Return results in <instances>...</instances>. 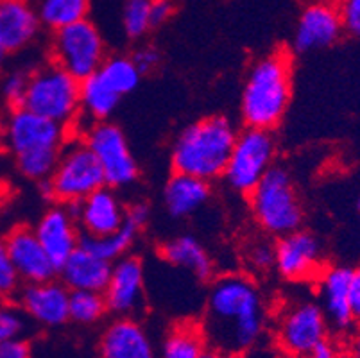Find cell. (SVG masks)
Returning <instances> with one entry per match:
<instances>
[{"mask_svg": "<svg viewBox=\"0 0 360 358\" xmlns=\"http://www.w3.org/2000/svg\"><path fill=\"white\" fill-rule=\"evenodd\" d=\"M70 321L81 326L99 323L110 312L104 292L70 290Z\"/></svg>", "mask_w": 360, "mask_h": 358, "instance_id": "obj_30", "label": "cell"}, {"mask_svg": "<svg viewBox=\"0 0 360 358\" xmlns=\"http://www.w3.org/2000/svg\"><path fill=\"white\" fill-rule=\"evenodd\" d=\"M65 129L24 106L9 108L0 120V146L15 156L16 167L27 179L40 183L51 176L60 160Z\"/></svg>", "mask_w": 360, "mask_h": 358, "instance_id": "obj_2", "label": "cell"}, {"mask_svg": "<svg viewBox=\"0 0 360 358\" xmlns=\"http://www.w3.org/2000/svg\"><path fill=\"white\" fill-rule=\"evenodd\" d=\"M2 300H4V298H2V295H0V301H2Z\"/></svg>", "mask_w": 360, "mask_h": 358, "instance_id": "obj_49", "label": "cell"}, {"mask_svg": "<svg viewBox=\"0 0 360 358\" xmlns=\"http://www.w3.org/2000/svg\"><path fill=\"white\" fill-rule=\"evenodd\" d=\"M199 358H228V357H224V354L219 353V351L212 350V347H206V350L202 351V354Z\"/></svg>", "mask_w": 360, "mask_h": 358, "instance_id": "obj_44", "label": "cell"}, {"mask_svg": "<svg viewBox=\"0 0 360 358\" xmlns=\"http://www.w3.org/2000/svg\"><path fill=\"white\" fill-rule=\"evenodd\" d=\"M74 213L81 233L88 236H104L117 231L126 219V206L115 188L103 186L75 205H67Z\"/></svg>", "mask_w": 360, "mask_h": 358, "instance_id": "obj_17", "label": "cell"}, {"mask_svg": "<svg viewBox=\"0 0 360 358\" xmlns=\"http://www.w3.org/2000/svg\"><path fill=\"white\" fill-rule=\"evenodd\" d=\"M83 142L94 153L103 169L106 185L126 188L139 179V163L131 153L126 134L115 124L103 120L86 127Z\"/></svg>", "mask_w": 360, "mask_h": 358, "instance_id": "obj_10", "label": "cell"}, {"mask_svg": "<svg viewBox=\"0 0 360 358\" xmlns=\"http://www.w3.org/2000/svg\"><path fill=\"white\" fill-rule=\"evenodd\" d=\"M356 206H359V212H360V196H359V201H356Z\"/></svg>", "mask_w": 360, "mask_h": 358, "instance_id": "obj_47", "label": "cell"}, {"mask_svg": "<svg viewBox=\"0 0 360 358\" xmlns=\"http://www.w3.org/2000/svg\"><path fill=\"white\" fill-rule=\"evenodd\" d=\"M120 95L101 77L91 74L81 81V110L79 117L88 120V126L94 122H103L115 113L120 103Z\"/></svg>", "mask_w": 360, "mask_h": 358, "instance_id": "obj_26", "label": "cell"}, {"mask_svg": "<svg viewBox=\"0 0 360 358\" xmlns=\"http://www.w3.org/2000/svg\"><path fill=\"white\" fill-rule=\"evenodd\" d=\"M160 255L167 264L191 272L198 280H212L214 262L205 245L192 235H178L163 242Z\"/></svg>", "mask_w": 360, "mask_h": 358, "instance_id": "obj_25", "label": "cell"}, {"mask_svg": "<svg viewBox=\"0 0 360 358\" xmlns=\"http://www.w3.org/2000/svg\"><path fill=\"white\" fill-rule=\"evenodd\" d=\"M353 269L346 265H333L321 271L317 276L319 305L325 312L328 324L337 330L353 326L352 307H349V285Z\"/></svg>", "mask_w": 360, "mask_h": 358, "instance_id": "obj_20", "label": "cell"}, {"mask_svg": "<svg viewBox=\"0 0 360 358\" xmlns=\"http://www.w3.org/2000/svg\"><path fill=\"white\" fill-rule=\"evenodd\" d=\"M34 233L58 271L63 267L72 252L79 248L83 236L74 213L67 205L49 208L34 226Z\"/></svg>", "mask_w": 360, "mask_h": 358, "instance_id": "obj_16", "label": "cell"}, {"mask_svg": "<svg viewBox=\"0 0 360 358\" xmlns=\"http://www.w3.org/2000/svg\"><path fill=\"white\" fill-rule=\"evenodd\" d=\"M349 358H360V333L355 335V339L349 344Z\"/></svg>", "mask_w": 360, "mask_h": 358, "instance_id": "obj_43", "label": "cell"}, {"mask_svg": "<svg viewBox=\"0 0 360 358\" xmlns=\"http://www.w3.org/2000/svg\"><path fill=\"white\" fill-rule=\"evenodd\" d=\"M22 312L45 328H61L70 321V290L56 278L24 283L18 290Z\"/></svg>", "mask_w": 360, "mask_h": 358, "instance_id": "obj_15", "label": "cell"}, {"mask_svg": "<svg viewBox=\"0 0 360 358\" xmlns=\"http://www.w3.org/2000/svg\"><path fill=\"white\" fill-rule=\"evenodd\" d=\"M172 13H174L172 0H155V4H153V29L169 22Z\"/></svg>", "mask_w": 360, "mask_h": 358, "instance_id": "obj_40", "label": "cell"}, {"mask_svg": "<svg viewBox=\"0 0 360 358\" xmlns=\"http://www.w3.org/2000/svg\"><path fill=\"white\" fill-rule=\"evenodd\" d=\"M8 58H9V54H8V52H6L4 49L0 47V72L4 70V67H6V61H8Z\"/></svg>", "mask_w": 360, "mask_h": 358, "instance_id": "obj_45", "label": "cell"}, {"mask_svg": "<svg viewBox=\"0 0 360 358\" xmlns=\"http://www.w3.org/2000/svg\"><path fill=\"white\" fill-rule=\"evenodd\" d=\"M31 344L25 339H11L0 343V358H31Z\"/></svg>", "mask_w": 360, "mask_h": 358, "instance_id": "obj_38", "label": "cell"}, {"mask_svg": "<svg viewBox=\"0 0 360 358\" xmlns=\"http://www.w3.org/2000/svg\"><path fill=\"white\" fill-rule=\"evenodd\" d=\"M342 358H349V357H348V354H342Z\"/></svg>", "mask_w": 360, "mask_h": 358, "instance_id": "obj_48", "label": "cell"}, {"mask_svg": "<svg viewBox=\"0 0 360 358\" xmlns=\"http://www.w3.org/2000/svg\"><path fill=\"white\" fill-rule=\"evenodd\" d=\"M248 199L255 222L267 235L278 238L296 231L303 224L305 210L289 170L283 167H271Z\"/></svg>", "mask_w": 360, "mask_h": 358, "instance_id": "obj_5", "label": "cell"}, {"mask_svg": "<svg viewBox=\"0 0 360 358\" xmlns=\"http://www.w3.org/2000/svg\"><path fill=\"white\" fill-rule=\"evenodd\" d=\"M208 347L201 324H176L163 339L160 358H199Z\"/></svg>", "mask_w": 360, "mask_h": 358, "instance_id": "obj_27", "label": "cell"}, {"mask_svg": "<svg viewBox=\"0 0 360 358\" xmlns=\"http://www.w3.org/2000/svg\"><path fill=\"white\" fill-rule=\"evenodd\" d=\"M325 251L321 241L307 229H296L274 242V271L285 281L301 283L317 278L323 265Z\"/></svg>", "mask_w": 360, "mask_h": 358, "instance_id": "obj_12", "label": "cell"}, {"mask_svg": "<svg viewBox=\"0 0 360 358\" xmlns=\"http://www.w3.org/2000/svg\"><path fill=\"white\" fill-rule=\"evenodd\" d=\"M328 319L319 303L296 301L283 308L276 324L280 351L290 358H307L310 351L328 339Z\"/></svg>", "mask_w": 360, "mask_h": 358, "instance_id": "obj_11", "label": "cell"}, {"mask_svg": "<svg viewBox=\"0 0 360 358\" xmlns=\"http://www.w3.org/2000/svg\"><path fill=\"white\" fill-rule=\"evenodd\" d=\"M51 56L56 65L83 81L101 68L106 59V45L99 27L84 18L54 31Z\"/></svg>", "mask_w": 360, "mask_h": 358, "instance_id": "obj_9", "label": "cell"}, {"mask_svg": "<svg viewBox=\"0 0 360 358\" xmlns=\"http://www.w3.org/2000/svg\"><path fill=\"white\" fill-rule=\"evenodd\" d=\"M25 330V317L22 308L0 307V343L18 339Z\"/></svg>", "mask_w": 360, "mask_h": 358, "instance_id": "obj_35", "label": "cell"}, {"mask_svg": "<svg viewBox=\"0 0 360 358\" xmlns=\"http://www.w3.org/2000/svg\"><path fill=\"white\" fill-rule=\"evenodd\" d=\"M135 65L139 67V70L142 72V75L150 74L155 72L156 68L162 63V54L156 47H150V45H146V47H139L133 54H131Z\"/></svg>", "mask_w": 360, "mask_h": 358, "instance_id": "obj_37", "label": "cell"}, {"mask_svg": "<svg viewBox=\"0 0 360 358\" xmlns=\"http://www.w3.org/2000/svg\"><path fill=\"white\" fill-rule=\"evenodd\" d=\"M4 242L22 283H38L56 278L58 269L45 252L34 229L18 226L8 233Z\"/></svg>", "mask_w": 360, "mask_h": 358, "instance_id": "obj_18", "label": "cell"}, {"mask_svg": "<svg viewBox=\"0 0 360 358\" xmlns=\"http://www.w3.org/2000/svg\"><path fill=\"white\" fill-rule=\"evenodd\" d=\"M345 27L340 22L339 8L330 0L314 2L301 11L294 29V51L309 54L314 51H325L340 41Z\"/></svg>", "mask_w": 360, "mask_h": 358, "instance_id": "obj_13", "label": "cell"}, {"mask_svg": "<svg viewBox=\"0 0 360 358\" xmlns=\"http://www.w3.org/2000/svg\"><path fill=\"white\" fill-rule=\"evenodd\" d=\"M265 319L264 295L251 276L228 272L212 281L201 323L208 347L240 358L260 344Z\"/></svg>", "mask_w": 360, "mask_h": 358, "instance_id": "obj_1", "label": "cell"}, {"mask_svg": "<svg viewBox=\"0 0 360 358\" xmlns=\"http://www.w3.org/2000/svg\"><path fill=\"white\" fill-rule=\"evenodd\" d=\"M20 276H18L11 258H9L6 242L0 241V295L2 298H11V295L20 290Z\"/></svg>", "mask_w": 360, "mask_h": 358, "instance_id": "obj_34", "label": "cell"}, {"mask_svg": "<svg viewBox=\"0 0 360 358\" xmlns=\"http://www.w3.org/2000/svg\"><path fill=\"white\" fill-rule=\"evenodd\" d=\"M307 358H342V354L339 353V347H337L332 340L325 339L310 351Z\"/></svg>", "mask_w": 360, "mask_h": 358, "instance_id": "obj_41", "label": "cell"}, {"mask_svg": "<svg viewBox=\"0 0 360 358\" xmlns=\"http://www.w3.org/2000/svg\"><path fill=\"white\" fill-rule=\"evenodd\" d=\"M274 158L276 142L273 133L258 127H245L237 134L233 151L222 174L224 183L231 192L248 197L274 165Z\"/></svg>", "mask_w": 360, "mask_h": 358, "instance_id": "obj_8", "label": "cell"}, {"mask_svg": "<svg viewBox=\"0 0 360 358\" xmlns=\"http://www.w3.org/2000/svg\"><path fill=\"white\" fill-rule=\"evenodd\" d=\"M210 183L188 174L174 172L163 188V206L174 219L192 217L210 201Z\"/></svg>", "mask_w": 360, "mask_h": 358, "instance_id": "obj_23", "label": "cell"}, {"mask_svg": "<svg viewBox=\"0 0 360 358\" xmlns=\"http://www.w3.org/2000/svg\"><path fill=\"white\" fill-rule=\"evenodd\" d=\"M147 222H149V208L143 203H136L126 210L124 224L117 231L104 236L83 235L81 236V248L113 264V262L127 255V251L131 249V245L135 244Z\"/></svg>", "mask_w": 360, "mask_h": 358, "instance_id": "obj_22", "label": "cell"}, {"mask_svg": "<svg viewBox=\"0 0 360 358\" xmlns=\"http://www.w3.org/2000/svg\"><path fill=\"white\" fill-rule=\"evenodd\" d=\"M337 8L346 34L360 39V0H345Z\"/></svg>", "mask_w": 360, "mask_h": 358, "instance_id": "obj_36", "label": "cell"}, {"mask_svg": "<svg viewBox=\"0 0 360 358\" xmlns=\"http://www.w3.org/2000/svg\"><path fill=\"white\" fill-rule=\"evenodd\" d=\"M240 358H281V357L276 350H273V347L264 346V344H257V346L251 347L248 353L242 354Z\"/></svg>", "mask_w": 360, "mask_h": 358, "instance_id": "obj_42", "label": "cell"}, {"mask_svg": "<svg viewBox=\"0 0 360 358\" xmlns=\"http://www.w3.org/2000/svg\"><path fill=\"white\" fill-rule=\"evenodd\" d=\"M29 74L31 72L11 70L0 81V95H2V98H4L9 108H18L24 103L29 84Z\"/></svg>", "mask_w": 360, "mask_h": 358, "instance_id": "obj_33", "label": "cell"}, {"mask_svg": "<svg viewBox=\"0 0 360 358\" xmlns=\"http://www.w3.org/2000/svg\"><path fill=\"white\" fill-rule=\"evenodd\" d=\"M237 134L235 124L222 115L188 124L179 131L170 149L172 170L202 181H215L224 174Z\"/></svg>", "mask_w": 360, "mask_h": 358, "instance_id": "obj_4", "label": "cell"}, {"mask_svg": "<svg viewBox=\"0 0 360 358\" xmlns=\"http://www.w3.org/2000/svg\"><path fill=\"white\" fill-rule=\"evenodd\" d=\"M36 11L44 27L58 31L88 18L90 0H40Z\"/></svg>", "mask_w": 360, "mask_h": 358, "instance_id": "obj_28", "label": "cell"}, {"mask_svg": "<svg viewBox=\"0 0 360 358\" xmlns=\"http://www.w3.org/2000/svg\"><path fill=\"white\" fill-rule=\"evenodd\" d=\"M22 106L61 126H70L79 117L81 81L54 61L29 74Z\"/></svg>", "mask_w": 360, "mask_h": 358, "instance_id": "obj_6", "label": "cell"}, {"mask_svg": "<svg viewBox=\"0 0 360 358\" xmlns=\"http://www.w3.org/2000/svg\"><path fill=\"white\" fill-rule=\"evenodd\" d=\"M44 196L60 205H75L106 186L103 169L84 142L68 143L61 151L51 176L40 181Z\"/></svg>", "mask_w": 360, "mask_h": 358, "instance_id": "obj_7", "label": "cell"}, {"mask_svg": "<svg viewBox=\"0 0 360 358\" xmlns=\"http://www.w3.org/2000/svg\"><path fill=\"white\" fill-rule=\"evenodd\" d=\"M111 265L113 264L86 251L79 244V248L72 252L58 274L61 276V281L67 285L68 290L104 292L110 280Z\"/></svg>", "mask_w": 360, "mask_h": 358, "instance_id": "obj_24", "label": "cell"}, {"mask_svg": "<svg viewBox=\"0 0 360 358\" xmlns=\"http://www.w3.org/2000/svg\"><path fill=\"white\" fill-rule=\"evenodd\" d=\"M349 307H352L353 324L360 326V265L353 269L352 285H349Z\"/></svg>", "mask_w": 360, "mask_h": 358, "instance_id": "obj_39", "label": "cell"}, {"mask_svg": "<svg viewBox=\"0 0 360 358\" xmlns=\"http://www.w3.org/2000/svg\"><path fill=\"white\" fill-rule=\"evenodd\" d=\"M292 97V65L285 51L257 59L248 70L240 94V117L245 127L273 131Z\"/></svg>", "mask_w": 360, "mask_h": 358, "instance_id": "obj_3", "label": "cell"}, {"mask_svg": "<svg viewBox=\"0 0 360 358\" xmlns=\"http://www.w3.org/2000/svg\"><path fill=\"white\" fill-rule=\"evenodd\" d=\"M44 27L29 0H0V47L9 56L24 51Z\"/></svg>", "mask_w": 360, "mask_h": 358, "instance_id": "obj_21", "label": "cell"}, {"mask_svg": "<svg viewBox=\"0 0 360 358\" xmlns=\"http://www.w3.org/2000/svg\"><path fill=\"white\" fill-rule=\"evenodd\" d=\"M155 0H124L122 29L129 39H140L153 29Z\"/></svg>", "mask_w": 360, "mask_h": 358, "instance_id": "obj_31", "label": "cell"}, {"mask_svg": "<svg viewBox=\"0 0 360 358\" xmlns=\"http://www.w3.org/2000/svg\"><path fill=\"white\" fill-rule=\"evenodd\" d=\"M99 358H156V351L135 317H117L101 333Z\"/></svg>", "mask_w": 360, "mask_h": 358, "instance_id": "obj_19", "label": "cell"}, {"mask_svg": "<svg viewBox=\"0 0 360 358\" xmlns=\"http://www.w3.org/2000/svg\"><path fill=\"white\" fill-rule=\"evenodd\" d=\"M359 242H360V241H359Z\"/></svg>", "mask_w": 360, "mask_h": 358, "instance_id": "obj_50", "label": "cell"}, {"mask_svg": "<svg viewBox=\"0 0 360 358\" xmlns=\"http://www.w3.org/2000/svg\"><path fill=\"white\" fill-rule=\"evenodd\" d=\"M97 74L110 84L120 97L131 94L139 88L142 81V72L135 65L131 56H110L103 61Z\"/></svg>", "mask_w": 360, "mask_h": 358, "instance_id": "obj_29", "label": "cell"}, {"mask_svg": "<svg viewBox=\"0 0 360 358\" xmlns=\"http://www.w3.org/2000/svg\"><path fill=\"white\" fill-rule=\"evenodd\" d=\"M244 262L253 274H267L274 269V244L267 241H253L245 245Z\"/></svg>", "mask_w": 360, "mask_h": 358, "instance_id": "obj_32", "label": "cell"}, {"mask_svg": "<svg viewBox=\"0 0 360 358\" xmlns=\"http://www.w3.org/2000/svg\"><path fill=\"white\" fill-rule=\"evenodd\" d=\"M330 2H333V4H337V6H339L340 2H345V0H330Z\"/></svg>", "mask_w": 360, "mask_h": 358, "instance_id": "obj_46", "label": "cell"}, {"mask_svg": "<svg viewBox=\"0 0 360 358\" xmlns=\"http://www.w3.org/2000/svg\"><path fill=\"white\" fill-rule=\"evenodd\" d=\"M104 298L110 312L117 317H133L142 310L146 300V271L140 258L126 255L113 262Z\"/></svg>", "mask_w": 360, "mask_h": 358, "instance_id": "obj_14", "label": "cell"}]
</instances>
